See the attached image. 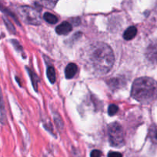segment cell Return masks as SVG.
<instances>
[{
	"label": "cell",
	"instance_id": "obj_3",
	"mask_svg": "<svg viewBox=\"0 0 157 157\" xmlns=\"http://www.w3.org/2000/svg\"><path fill=\"white\" fill-rule=\"evenodd\" d=\"M109 144L113 147H120L124 144V133L121 125L112 123L109 126Z\"/></svg>",
	"mask_w": 157,
	"mask_h": 157
},
{
	"label": "cell",
	"instance_id": "obj_11",
	"mask_svg": "<svg viewBox=\"0 0 157 157\" xmlns=\"http://www.w3.org/2000/svg\"><path fill=\"white\" fill-rule=\"evenodd\" d=\"M27 71L28 72H29V76H30L31 80H32V85H33L34 89L37 91V90H38V77H37V75H35L33 71H32L30 69L27 68Z\"/></svg>",
	"mask_w": 157,
	"mask_h": 157
},
{
	"label": "cell",
	"instance_id": "obj_8",
	"mask_svg": "<svg viewBox=\"0 0 157 157\" xmlns=\"http://www.w3.org/2000/svg\"><path fill=\"white\" fill-rule=\"evenodd\" d=\"M137 34V29L135 26H130V27L128 28L126 31H125L124 34H123V38L125 40H132V38H134V37Z\"/></svg>",
	"mask_w": 157,
	"mask_h": 157
},
{
	"label": "cell",
	"instance_id": "obj_2",
	"mask_svg": "<svg viewBox=\"0 0 157 157\" xmlns=\"http://www.w3.org/2000/svg\"><path fill=\"white\" fill-rule=\"evenodd\" d=\"M132 97L142 104H149L157 98V82L149 78H137L131 90Z\"/></svg>",
	"mask_w": 157,
	"mask_h": 157
},
{
	"label": "cell",
	"instance_id": "obj_14",
	"mask_svg": "<svg viewBox=\"0 0 157 157\" xmlns=\"http://www.w3.org/2000/svg\"><path fill=\"white\" fill-rule=\"evenodd\" d=\"M118 110V106L115 105V104H111V105H109V108H108V113H109V116H113L115 113H117Z\"/></svg>",
	"mask_w": 157,
	"mask_h": 157
},
{
	"label": "cell",
	"instance_id": "obj_6",
	"mask_svg": "<svg viewBox=\"0 0 157 157\" xmlns=\"http://www.w3.org/2000/svg\"><path fill=\"white\" fill-rule=\"evenodd\" d=\"M78 71V67L74 63H70L66 66L65 69V76L67 79H71L76 75Z\"/></svg>",
	"mask_w": 157,
	"mask_h": 157
},
{
	"label": "cell",
	"instance_id": "obj_9",
	"mask_svg": "<svg viewBox=\"0 0 157 157\" xmlns=\"http://www.w3.org/2000/svg\"><path fill=\"white\" fill-rule=\"evenodd\" d=\"M46 73H47V77L51 84H54L55 82V78H55V71L54 67H52V66L48 67Z\"/></svg>",
	"mask_w": 157,
	"mask_h": 157
},
{
	"label": "cell",
	"instance_id": "obj_12",
	"mask_svg": "<svg viewBox=\"0 0 157 157\" xmlns=\"http://www.w3.org/2000/svg\"><path fill=\"white\" fill-rule=\"evenodd\" d=\"M149 137L152 142L157 144V127H152L149 130Z\"/></svg>",
	"mask_w": 157,
	"mask_h": 157
},
{
	"label": "cell",
	"instance_id": "obj_13",
	"mask_svg": "<svg viewBox=\"0 0 157 157\" xmlns=\"http://www.w3.org/2000/svg\"><path fill=\"white\" fill-rule=\"evenodd\" d=\"M39 1L41 2V3L45 7L52 9V8H53L55 6L58 0H39Z\"/></svg>",
	"mask_w": 157,
	"mask_h": 157
},
{
	"label": "cell",
	"instance_id": "obj_5",
	"mask_svg": "<svg viewBox=\"0 0 157 157\" xmlns=\"http://www.w3.org/2000/svg\"><path fill=\"white\" fill-rule=\"evenodd\" d=\"M72 25L70 24L68 21H63L61 24L58 25V26L55 29V31H56V33L58 34V35H67L68 33L72 31Z\"/></svg>",
	"mask_w": 157,
	"mask_h": 157
},
{
	"label": "cell",
	"instance_id": "obj_10",
	"mask_svg": "<svg viewBox=\"0 0 157 157\" xmlns=\"http://www.w3.org/2000/svg\"><path fill=\"white\" fill-rule=\"evenodd\" d=\"M43 18L47 22L50 23V24H55L58 21V18L55 15L49 13V12H46L43 15Z\"/></svg>",
	"mask_w": 157,
	"mask_h": 157
},
{
	"label": "cell",
	"instance_id": "obj_4",
	"mask_svg": "<svg viewBox=\"0 0 157 157\" xmlns=\"http://www.w3.org/2000/svg\"><path fill=\"white\" fill-rule=\"evenodd\" d=\"M18 13L25 22L30 25H39L41 18L38 12L33 8L22 6L18 9Z\"/></svg>",
	"mask_w": 157,
	"mask_h": 157
},
{
	"label": "cell",
	"instance_id": "obj_19",
	"mask_svg": "<svg viewBox=\"0 0 157 157\" xmlns=\"http://www.w3.org/2000/svg\"><path fill=\"white\" fill-rule=\"evenodd\" d=\"M12 44H13L14 45H15V47L16 48V49H18V50H22V48L19 45L18 41H15V40H12Z\"/></svg>",
	"mask_w": 157,
	"mask_h": 157
},
{
	"label": "cell",
	"instance_id": "obj_7",
	"mask_svg": "<svg viewBox=\"0 0 157 157\" xmlns=\"http://www.w3.org/2000/svg\"><path fill=\"white\" fill-rule=\"evenodd\" d=\"M146 57L151 61H157V44H152L148 47L146 51Z\"/></svg>",
	"mask_w": 157,
	"mask_h": 157
},
{
	"label": "cell",
	"instance_id": "obj_1",
	"mask_svg": "<svg viewBox=\"0 0 157 157\" xmlns=\"http://www.w3.org/2000/svg\"><path fill=\"white\" fill-rule=\"evenodd\" d=\"M89 60L94 70L100 74H106L113 66L114 54L112 48L103 42L92 44L89 51Z\"/></svg>",
	"mask_w": 157,
	"mask_h": 157
},
{
	"label": "cell",
	"instance_id": "obj_16",
	"mask_svg": "<svg viewBox=\"0 0 157 157\" xmlns=\"http://www.w3.org/2000/svg\"><path fill=\"white\" fill-rule=\"evenodd\" d=\"M0 109H1V113H2V116L4 117L5 108H4V104H3V99H2V95L1 89H0Z\"/></svg>",
	"mask_w": 157,
	"mask_h": 157
},
{
	"label": "cell",
	"instance_id": "obj_15",
	"mask_svg": "<svg viewBox=\"0 0 157 157\" xmlns=\"http://www.w3.org/2000/svg\"><path fill=\"white\" fill-rule=\"evenodd\" d=\"M102 152L98 150H94L91 152L90 157H101Z\"/></svg>",
	"mask_w": 157,
	"mask_h": 157
},
{
	"label": "cell",
	"instance_id": "obj_17",
	"mask_svg": "<svg viewBox=\"0 0 157 157\" xmlns=\"http://www.w3.org/2000/svg\"><path fill=\"white\" fill-rule=\"evenodd\" d=\"M108 157H123L122 154L118 152H109Z\"/></svg>",
	"mask_w": 157,
	"mask_h": 157
},
{
	"label": "cell",
	"instance_id": "obj_18",
	"mask_svg": "<svg viewBox=\"0 0 157 157\" xmlns=\"http://www.w3.org/2000/svg\"><path fill=\"white\" fill-rule=\"evenodd\" d=\"M5 21H6V25H7L8 27H9V30L12 31V32H15V28H14L13 26H12V25H11V23L9 22V21H8V20L5 19Z\"/></svg>",
	"mask_w": 157,
	"mask_h": 157
}]
</instances>
